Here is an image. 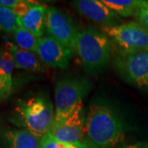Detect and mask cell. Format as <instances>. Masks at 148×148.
Instances as JSON below:
<instances>
[{"mask_svg": "<svg viewBox=\"0 0 148 148\" xmlns=\"http://www.w3.org/2000/svg\"><path fill=\"white\" fill-rule=\"evenodd\" d=\"M73 8L81 15L101 24L102 27H111L119 25L121 16L109 8L99 0H77L71 3Z\"/></svg>", "mask_w": 148, "mask_h": 148, "instance_id": "9c48e42d", "label": "cell"}, {"mask_svg": "<svg viewBox=\"0 0 148 148\" xmlns=\"http://www.w3.org/2000/svg\"><path fill=\"white\" fill-rule=\"evenodd\" d=\"M40 148H96L87 140H85L82 143H65L57 141L52 138L49 133L45 135L41 138Z\"/></svg>", "mask_w": 148, "mask_h": 148, "instance_id": "e0dca14e", "label": "cell"}, {"mask_svg": "<svg viewBox=\"0 0 148 148\" xmlns=\"http://www.w3.org/2000/svg\"><path fill=\"white\" fill-rule=\"evenodd\" d=\"M114 68L126 83L148 95V50L117 56Z\"/></svg>", "mask_w": 148, "mask_h": 148, "instance_id": "8992f818", "label": "cell"}, {"mask_svg": "<svg viewBox=\"0 0 148 148\" xmlns=\"http://www.w3.org/2000/svg\"><path fill=\"white\" fill-rule=\"evenodd\" d=\"M91 85L81 75L67 74L59 77L54 86V119L58 122L70 115L89 94Z\"/></svg>", "mask_w": 148, "mask_h": 148, "instance_id": "277c9868", "label": "cell"}, {"mask_svg": "<svg viewBox=\"0 0 148 148\" xmlns=\"http://www.w3.org/2000/svg\"><path fill=\"white\" fill-rule=\"evenodd\" d=\"M146 148H148V143L147 144V147H146Z\"/></svg>", "mask_w": 148, "mask_h": 148, "instance_id": "603a6c76", "label": "cell"}, {"mask_svg": "<svg viewBox=\"0 0 148 148\" xmlns=\"http://www.w3.org/2000/svg\"><path fill=\"white\" fill-rule=\"evenodd\" d=\"M36 3L32 1H25V0H19V2L12 10L15 12L16 16L20 19L22 18L28 12L30 8L34 5Z\"/></svg>", "mask_w": 148, "mask_h": 148, "instance_id": "ffe728a7", "label": "cell"}, {"mask_svg": "<svg viewBox=\"0 0 148 148\" xmlns=\"http://www.w3.org/2000/svg\"><path fill=\"white\" fill-rule=\"evenodd\" d=\"M110 39L117 56L148 50V31L137 21H129L114 27H101Z\"/></svg>", "mask_w": 148, "mask_h": 148, "instance_id": "5b68a950", "label": "cell"}, {"mask_svg": "<svg viewBox=\"0 0 148 148\" xmlns=\"http://www.w3.org/2000/svg\"><path fill=\"white\" fill-rule=\"evenodd\" d=\"M45 31L49 36L64 45L73 55L78 33L72 17L55 7H47L45 14Z\"/></svg>", "mask_w": 148, "mask_h": 148, "instance_id": "52a82bcc", "label": "cell"}, {"mask_svg": "<svg viewBox=\"0 0 148 148\" xmlns=\"http://www.w3.org/2000/svg\"><path fill=\"white\" fill-rule=\"evenodd\" d=\"M133 16L138 24L148 31V1H141V3L138 6Z\"/></svg>", "mask_w": 148, "mask_h": 148, "instance_id": "d6986e66", "label": "cell"}, {"mask_svg": "<svg viewBox=\"0 0 148 148\" xmlns=\"http://www.w3.org/2000/svg\"><path fill=\"white\" fill-rule=\"evenodd\" d=\"M127 123L110 102L97 99L86 111L85 139L96 148H114L126 138Z\"/></svg>", "mask_w": 148, "mask_h": 148, "instance_id": "6da1fadb", "label": "cell"}, {"mask_svg": "<svg viewBox=\"0 0 148 148\" xmlns=\"http://www.w3.org/2000/svg\"><path fill=\"white\" fill-rule=\"evenodd\" d=\"M86 110L84 105L79 106L67 118L53 122L49 134L61 143H77L85 141Z\"/></svg>", "mask_w": 148, "mask_h": 148, "instance_id": "ba28073f", "label": "cell"}, {"mask_svg": "<svg viewBox=\"0 0 148 148\" xmlns=\"http://www.w3.org/2000/svg\"><path fill=\"white\" fill-rule=\"evenodd\" d=\"M46 8V6L36 3L27 14L20 19L21 27L38 38L42 37L45 30Z\"/></svg>", "mask_w": 148, "mask_h": 148, "instance_id": "4fadbf2b", "label": "cell"}, {"mask_svg": "<svg viewBox=\"0 0 148 148\" xmlns=\"http://www.w3.org/2000/svg\"><path fill=\"white\" fill-rule=\"evenodd\" d=\"M112 49L110 39L95 27L88 26L78 31L75 53L87 73L95 76L102 73L110 63Z\"/></svg>", "mask_w": 148, "mask_h": 148, "instance_id": "3957f363", "label": "cell"}, {"mask_svg": "<svg viewBox=\"0 0 148 148\" xmlns=\"http://www.w3.org/2000/svg\"><path fill=\"white\" fill-rule=\"evenodd\" d=\"M21 27L20 18L10 8L0 7V33L12 34Z\"/></svg>", "mask_w": 148, "mask_h": 148, "instance_id": "2e32d148", "label": "cell"}, {"mask_svg": "<svg viewBox=\"0 0 148 148\" xmlns=\"http://www.w3.org/2000/svg\"><path fill=\"white\" fill-rule=\"evenodd\" d=\"M41 138L0 119V148H40Z\"/></svg>", "mask_w": 148, "mask_h": 148, "instance_id": "8fae6325", "label": "cell"}, {"mask_svg": "<svg viewBox=\"0 0 148 148\" xmlns=\"http://www.w3.org/2000/svg\"><path fill=\"white\" fill-rule=\"evenodd\" d=\"M18 2L19 0H0V7L12 9Z\"/></svg>", "mask_w": 148, "mask_h": 148, "instance_id": "7402d4cb", "label": "cell"}, {"mask_svg": "<svg viewBox=\"0 0 148 148\" xmlns=\"http://www.w3.org/2000/svg\"><path fill=\"white\" fill-rule=\"evenodd\" d=\"M36 53L45 66L61 69L69 67V60L73 56L64 45L50 36L39 39Z\"/></svg>", "mask_w": 148, "mask_h": 148, "instance_id": "30bf717a", "label": "cell"}, {"mask_svg": "<svg viewBox=\"0 0 148 148\" xmlns=\"http://www.w3.org/2000/svg\"><path fill=\"white\" fill-rule=\"evenodd\" d=\"M53 119V103L44 93L18 100L7 115L9 123L41 138L49 132Z\"/></svg>", "mask_w": 148, "mask_h": 148, "instance_id": "7a4b0ae2", "label": "cell"}, {"mask_svg": "<svg viewBox=\"0 0 148 148\" xmlns=\"http://www.w3.org/2000/svg\"><path fill=\"white\" fill-rule=\"evenodd\" d=\"M104 4L119 16H134L142 0H101Z\"/></svg>", "mask_w": 148, "mask_h": 148, "instance_id": "9a60e30c", "label": "cell"}, {"mask_svg": "<svg viewBox=\"0 0 148 148\" xmlns=\"http://www.w3.org/2000/svg\"><path fill=\"white\" fill-rule=\"evenodd\" d=\"M12 89V81L0 76V101L9 95Z\"/></svg>", "mask_w": 148, "mask_h": 148, "instance_id": "44dd1931", "label": "cell"}, {"mask_svg": "<svg viewBox=\"0 0 148 148\" xmlns=\"http://www.w3.org/2000/svg\"><path fill=\"white\" fill-rule=\"evenodd\" d=\"M4 47L10 51L16 69H24L32 72L45 71V65L41 62L36 53L21 49L11 42L6 43Z\"/></svg>", "mask_w": 148, "mask_h": 148, "instance_id": "7c38bea8", "label": "cell"}, {"mask_svg": "<svg viewBox=\"0 0 148 148\" xmlns=\"http://www.w3.org/2000/svg\"><path fill=\"white\" fill-rule=\"evenodd\" d=\"M15 64L10 51L5 47L0 49V76L3 78L12 81V72Z\"/></svg>", "mask_w": 148, "mask_h": 148, "instance_id": "ac0fdd59", "label": "cell"}, {"mask_svg": "<svg viewBox=\"0 0 148 148\" xmlns=\"http://www.w3.org/2000/svg\"><path fill=\"white\" fill-rule=\"evenodd\" d=\"M13 41L14 45L16 47L21 49L32 51L34 53H36L39 39L35 35L28 32L27 30L24 29L23 27L17 28L15 32L12 33Z\"/></svg>", "mask_w": 148, "mask_h": 148, "instance_id": "5bb4252c", "label": "cell"}]
</instances>
